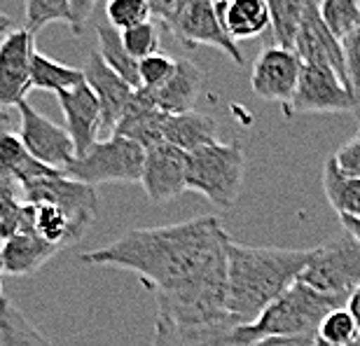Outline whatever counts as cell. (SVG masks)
Wrapping results in <instances>:
<instances>
[{
  "label": "cell",
  "mask_w": 360,
  "mask_h": 346,
  "mask_svg": "<svg viewBox=\"0 0 360 346\" xmlns=\"http://www.w3.org/2000/svg\"><path fill=\"white\" fill-rule=\"evenodd\" d=\"M227 241L218 215H204L131 229L80 260L134 271L155 295L157 319L187 328L218 326L234 323L227 314Z\"/></svg>",
  "instance_id": "6da1fadb"
},
{
  "label": "cell",
  "mask_w": 360,
  "mask_h": 346,
  "mask_svg": "<svg viewBox=\"0 0 360 346\" xmlns=\"http://www.w3.org/2000/svg\"><path fill=\"white\" fill-rule=\"evenodd\" d=\"M311 250L260 248L227 241V314L248 326L300 278Z\"/></svg>",
  "instance_id": "7a4b0ae2"
},
{
  "label": "cell",
  "mask_w": 360,
  "mask_h": 346,
  "mask_svg": "<svg viewBox=\"0 0 360 346\" xmlns=\"http://www.w3.org/2000/svg\"><path fill=\"white\" fill-rule=\"evenodd\" d=\"M344 305V300L330 297L295 281L253 323L236 326V337L246 344L267 337H316L321 321Z\"/></svg>",
  "instance_id": "3957f363"
},
{
  "label": "cell",
  "mask_w": 360,
  "mask_h": 346,
  "mask_svg": "<svg viewBox=\"0 0 360 346\" xmlns=\"http://www.w3.org/2000/svg\"><path fill=\"white\" fill-rule=\"evenodd\" d=\"M246 157L239 143H211L187 160V190L199 192L213 206L232 208L239 199Z\"/></svg>",
  "instance_id": "277c9868"
},
{
  "label": "cell",
  "mask_w": 360,
  "mask_h": 346,
  "mask_svg": "<svg viewBox=\"0 0 360 346\" xmlns=\"http://www.w3.org/2000/svg\"><path fill=\"white\" fill-rule=\"evenodd\" d=\"M19 192L24 194L26 204H49L61 208L73 222L77 236L87 234L94 218L98 211V197L96 187H89L66 176V171H56L49 167H42L31 178L21 180Z\"/></svg>",
  "instance_id": "5b68a950"
},
{
  "label": "cell",
  "mask_w": 360,
  "mask_h": 346,
  "mask_svg": "<svg viewBox=\"0 0 360 346\" xmlns=\"http://www.w3.org/2000/svg\"><path fill=\"white\" fill-rule=\"evenodd\" d=\"M300 283L330 297L344 300L360 286V241L347 232L311 248Z\"/></svg>",
  "instance_id": "8992f818"
},
{
  "label": "cell",
  "mask_w": 360,
  "mask_h": 346,
  "mask_svg": "<svg viewBox=\"0 0 360 346\" xmlns=\"http://www.w3.org/2000/svg\"><path fill=\"white\" fill-rule=\"evenodd\" d=\"M146 148L124 139L108 136L96 141L84 155L68 164L66 176L96 187L103 183H141Z\"/></svg>",
  "instance_id": "52a82bcc"
},
{
  "label": "cell",
  "mask_w": 360,
  "mask_h": 346,
  "mask_svg": "<svg viewBox=\"0 0 360 346\" xmlns=\"http://www.w3.org/2000/svg\"><path fill=\"white\" fill-rule=\"evenodd\" d=\"M358 98L335 70L314 63H302L297 89L285 115H316V113H356Z\"/></svg>",
  "instance_id": "ba28073f"
},
{
  "label": "cell",
  "mask_w": 360,
  "mask_h": 346,
  "mask_svg": "<svg viewBox=\"0 0 360 346\" xmlns=\"http://www.w3.org/2000/svg\"><path fill=\"white\" fill-rule=\"evenodd\" d=\"M19 110V139L24 143L26 153L35 162L45 164L49 169L66 171L68 164L75 160V146L68 132L45 115H40L28 101H21Z\"/></svg>",
  "instance_id": "9c48e42d"
},
{
  "label": "cell",
  "mask_w": 360,
  "mask_h": 346,
  "mask_svg": "<svg viewBox=\"0 0 360 346\" xmlns=\"http://www.w3.org/2000/svg\"><path fill=\"white\" fill-rule=\"evenodd\" d=\"M167 28L176 35V40L187 47H218L236 66L243 63L239 45L225 33L218 14H215V0H185L176 12V17L167 24Z\"/></svg>",
  "instance_id": "30bf717a"
},
{
  "label": "cell",
  "mask_w": 360,
  "mask_h": 346,
  "mask_svg": "<svg viewBox=\"0 0 360 346\" xmlns=\"http://www.w3.org/2000/svg\"><path fill=\"white\" fill-rule=\"evenodd\" d=\"M314 340L316 337H267L246 344L236 337L234 323L187 328L157 319L153 346H314Z\"/></svg>",
  "instance_id": "8fae6325"
},
{
  "label": "cell",
  "mask_w": 360,
  "mask_h": 346,
  "mask_svg": "<svg viewBox=\"0 0 360 346\" xmlns=\"http://www.w3.org/2000/svg\"><path fill=\"white\" fill-rule=\"evenodd\" d=\"M35 35L12 28L0 38V108H17L31 91V61Z\"/></svg>",
  "instance_id": "7c38bea8"
},
{
  "label": "cell",
  "mask_w": 360,
  "mask_h": 346,
  "mask_svg": "<svg viewBox=\"0 0 360 346\" xmlns=\"http://www.w3.org/2000/svg\"><path fill=\"white\" fill-rule=\"evenodd\" d=\"M302 73V61L295 54V49L269 45L264 47L255 59L253 73H250V86L260 98L274 101V103L288 105L297 89Z\"/></svg>",
  "instance_id": "4fadbf2b"
},
{
  "label": "cell",
  "mask_w": 360,
  "mask_h": 346,
  "mask_svg": "<svg viewBox=\"0 0 360 346\" xmlns=\"http://www.w3.org/2000/svg\"><path fill=\"white\" fill-rule=\"evenodd\" d=\"M187 160L190 155L164 141L146 148L141 185L150 201L164 204L187 190Z\"/></svg>",
  "instance_id": "5bb4252c"
},
{
  "label": "cell",
  "mask_w": 360,
  "mask_h": 346,
  "mask_svg": "<svg viewBox=\"0 0 360 346\" xmlns=\"http://www.w3.org/2000/svg\"><path fill=\"white\" fill-rule=\"evenodd\" d=\"M295 54L300 56L302 63H314V66H326L340 75V80L347 84V70H344V54H342V40H337L333 31L326 26L319 3L309 0L302 24L295 35ZM349 86V84H347Z\"/></svg>",
  "instance_id": "9a60e30c"
},
{
  "label": "cell",
  "mask_w": 360,
  "mask_h": 346,
  "mask_svg": "<svg viewBox=\"0 0 360 346\" xmlns=\"http://www.w3.org/2000/svg\"><path fill=\"white\" fill-rule=\"evenodd\" d=\"M82 73H84V82L89 84L94 96L98 98L101 134H105L108 139V136L115 134V127L120 124V120L124 117L129 103L134 101L136 89L129 82L122 80L115 70L108 68L98 52L87 54V63H84Z\"/></svg>",
  "instance_id": "2e32d148"
},
{
  "label": "cell",
  "mask_w": 360,
  "mask_h": 346,
  "mask_svg": "<svg viewBox=\"0 0 360 346\" xmlns=\"http://www.w3.org/2000/svg\"><path fill=\"white\" fill-rule=\"evenodd\" d=\"M59 105L66 117V132L73 139L75 155L80 157L101 141V105L98 98L94 96L87 82L77 84L75 89L56 94Z\"/></svg>",
  "instance_id": "e0dca14e"
},
{
  "label": "cell",
  "mask_w": 360,
  "mask_h": 346,
  "mask_svg": "<svg viewBox=\"0 0 360 346\" xmlns=\"http://www.w3.org/2000/svg\"><path fill=\"white\" fill-rule=\"evenodd\" d=\"M201 86H204V73L190 59H176V70L167 82L157 89H146L150 101L167 115L190 113L194 110Z\"/></svg>",
  "instance_id": "ac0fdd59"
},
{
  "label": "cell",
  "mask_w": 360,
  "mask_h": 346,
  "mask_svg": "<svg viewBox=\"0 0 360 346\" xmlns=\"http://www.w3.org/2000/svg\"><path fill=\"white\" fill-rule=\"evenodd\" d=\"M215 14L234 42L257 38L271 28L267 0H215Z\"/></svg>",
  "instance_id": "d6986e66"
},
{
  "label": "cell",
  "mask_w": 360,
  "mask_h": 346,
  "mask_svg": "<svg viewBox=\"0 0 360 346\" xmlns=\"http://www.w3.org/2000/svg\"><path fill=\"white\" fill-rule=\"evenodd\" d=\"M167 117L169 115L162 113L160 108L150 101L146 89H136L134 101L129 103L124 117L120 120V124L115 127L112 136H124V139L139 143L143 148L157 146V143H162V129Z\"/></svg>",
  "instance_id": "ffe728a7"
},
{
  "label": "cell",
  "mask_w": 360,
  "mask_h": 346,
  "mask_svg": "<svg viewBox=\"0 0 360 346\" xmlns=\"http://www.w3.org/2000/svg\"><path fill=\"white\" fill-rule=\"evenodd\" d=\"M162 141L192 155L199 148L218 143V122L211 115L197 110L169 115L162 129Z\"/></svg>",
  "instance_id": "44dd1931"
},
{
  "label": "cell",
  "mask_w": 360,
  "mask_h": 346,
  "mask_svg": "<svg viewBox=\"0 0 360 346\" xmlns=\"http://www.w3.org/2000/svg\"><path fill=\"white\" fill-rule=\"evenodd\" d=\"M0 250H3L5 274H10V276H31V274H35L42 264L49 262L59 253V248L47 243L33 229L5 239Z\"/></svg>",
  "instance_id": "7402d4cb"
},
{
  "label": "cell",
  "mask_w": 360,
  "mask_h": 346,
  "mask_svg": "<svg viewBox=\"0 0 360 346\" xmlns=\"http://www.w3.org/2000/svg\"><path fill=\"white\" fill-rule=\"evenodd\" d=\"M45 164L35 162L26 153L24 143L19 139V132H14L10 124V113H0V180H10V183H21V180L31 178L38 173Z\"/></svg>",
  "instance_id": "603a6c76"
},
{
  "label": "cell",
  "mask_w": 360,
  "mask_h": 346,
  "mask_svg": "<svg viewBox=\"0 0 360 346\" xmlns=\"http://www.w3.org/2000/svg\"><path fill=\"white\" fill-rule=\"evenodd\" d=\"M323 187L330 206L340 218H358L360 215V178H349L337 169L333 157H328L323 169Z\"/></svg>",
  "instance_id": "cb8c5ba5"
},
{
  "label": "cell",
  "mask_w": 360,
  "mask_h": 346,
  "mask_svg": "<svg viewBox=\"0 0 360 346\" xmlns=\"http://www.w3.org/2000/svg\"><path fill=\"white\" fill-rule=\"evenodd\" d=\"M96 40H98V54L105 61V66L115 70L134 89H141L139 61L124 49V42H122L117 28H112L110 24H96Z\"/></svg>",
  "instance_id": "d4e9b609"
},
{
  "label": "cell",
  "mask_w": 360,
  "mask_h": 346,
  "mask_svg": "<svg viewBox=\"0 0 360 346\" xmlns=\"http://www.w3.org/2000/svg\"><path fill=\"white\" fill-rule=\"evenodd\" d=\"M0 346H52L10 297H0Z\"/></svg>",
  "instance_id": "484cf974"
},
{
  "label": "cell",
  "mask_w": 360,
  "mask_h": 346,
  "mask_svg": "<svg viewBox=\"0 0 360 346\" xmlns=\"http://www.w3.org/2000/svg\"><path fill=\"white\" fill-rule=\"evenodd\" d=\"M82 82H84L82 68H73V66H66V63H59L35 49L33 61H31V89L59 94V91L75 89V86Z\"/></svg>",
  "instance_id": "4316f807"
},
{
  "label": "cell",
  "mask_w": 360,
  "mask_h": 346,
  "mask_svg": "<svg viewBox=\"0 0 360 346\" xmlns=\"http://www.w3.org/2000/svg\"><path fill=\"white\" fill-rule=\"evenodd\" d=\"M33 206V232L40 234L47 243H52L56 248H66L80 241L73 222L68 220V215L56 206L49 204H31Z\"/></svg>",
  "instance_id": "83f0119b"
},
{
  "label": "cell",
  "mask_w": 360,
  "mask_h": 346,
  "mask_svg": "<svg viewBox=\"0 0 360 346\" xmlns=\"http://www.w3.org/2000/svg\"><path fill=\"white\" fill-rule=\"evenodd\" d=\"M307 3L309 0H267L271 14V33L276 45L292 49Z\"/></svg>",
  "instance_id": "f1b7e54d"
},
{
  "label": "cell",
  "mask_w": 360,
  "mask_h": 346,
  "mask_svg": "<svg viewBox=\"0 0 360 346\" xmlns=\"http://www.w3.org/2000/svg\"><path fill=\"white\" fill-rule=\"evenodd\" d=\"M319 12L337 40H344L360 24V0H319Z\"/></svg>",
  "instance_id": "f546056e"
},
{
  "label": "cell",
  "mask_w": 360,
  "mask_h": 346,
  "mask_svg": "<svg viewBox=\"0 0 360 346\" xmlns=\"http://www.w3.org/2000/svg\"><path fill=\"white\" fill-rule=\"evenodd\" d=\"M63 21L73 28V14H70L68 0H26V24L28 33H38L40 28Z\"/></svg>",
  "instance_id": "4dcf8cb0"
},
{
  "label": "cell",
  "mask_w": 360,
  "mask_h": 346,
  "mask_svg": "<svg viewBox=\"0 0 360 346\" xmlns=\"http://www.w3.org/2000/svg\"><path fill=\"white\" fill-rule=\"evenodd\" d=\"M358 326L351 319V314L344 307L330 312L326 319L321 321L319 330H316V340L333 344V346H351L358 337Z\"/></svg>",
  "instance_id": "1f68e13d"
},
{
  "label": "cell",
  "mask_w": 360,
  "mask_h": 346,
  "mask_svg": "<svg viewBox=\"0 0 360 346\" xmlns=\"http://www.w3.org/2000/svg\"><path fill=\"white\" fill-rule=\"evenodd\" d=\"M120 35L122 42H124V49L136 61H143L160 52V28H157L153 19L127 28V31H120Z\"/></svg>",
  "instance_id": "d6a6232c"
},
{
  "label": "cell",
  "mask_w": 360,
  "mask_h": 346,
  "mask_svg": "<svg viewBox=\"0 0 360 346\" xmlns=\"http://www.w3.org/2000/svg\"><path fill=\"white\" fill-rule=\"evenodd\" d=\"M108 24L117 31H127L131 26H139L143 21L153 19L148 0H108L105 5Z\"/></svg>",
  "instance_id": "836d02e7"
},
{
  "label": "cell",
  "mask_w": 360,
  "mask_h": 346,
  "mask_svg": "<svg viewBox=\"0 0 360 346\" xmlns=\"http://www.w3.org/2000/svg\"><path fill=\"white\" fill-rule=\"evenodd\" d=\"M176 59L164 52H157L148 59L139 61V77H141V89H157L174 75Z\"/></svg>",
  "instance_id": "e575fe53"
},
{
  "label": "cell",
  "mask_w": 360,
  "mask_h": 346,
  "mask_svg": "<svg viewBox=\"0 0 360 346\" xmlns=\"http://www.w3.org/2000/svg\"><path fill=\"white\" fill-rule=\"evenodd\" d=\"M344 70H347V84L356 94L360 103V24L342 40Z\"/></svg>",
  "instance_id": "d590c367"
},
{
  "label": "cell",
  "mask_w": 360,
  "mask_h": 346,
  "mask_svg": "<svg viewBox=\"0 0 360 346\" xmlns=\"http://www.w3.org/2000/svg\"><path fill=\"white\" fill-rule=\"evenodd\" d=\"M333 160L344 176L360 178V132L349 143H344V146L337 150L333 155Z\"/></svg>",
  "instance_id": "8d00e7d4"
},
{
  "label": "cell",
  "mask_w": 360,
  "mask_h": 346,
  "mask_svg": "<svg viewBox=\"0 0 360 346\" xmlns=\"http://www.w3.org/2000/svg\"><path fill=\"white\" fill-rule=\"evenodd\" d=\"M98 5V0H68L70 14H73V33L80 35L82 26L87 24V19L91 17L94 7Z\"/></svg>",
  "instance_id": "74e56055"
},
{
  "label": "cell",
  "mask_w": 360,
  "mask_h": 346,
  "mask_svg": "<svg viewBox=\"0 0 360 346\" xmlns=\"http://www.w3.org/2000/svg\"><path fill=\"white\" fill-rule=\"evenodd\" d=\"M183 3H185V0H148L153 17L162 19L164 24H169V21L176 17V12L180 10V5H183Z\"/></svg>",
  "instance_id": "f35d334b"
},
{
  "label": "cell",
  "mask_w": 360,
  "mask_h": 346,
  "mask_svg": "<svg viewBox=\"0 0 360 346\" xmlns=\"http://www.w3.org/2000/svg\"><path fill=\"white\" fill-rule=\"evenodd\" d=\"M344 309H347V312L351 314V319L356 321V326L360 330V286L347 297V305H344Z\"/></svg>",
  "instance_id": "ab89813d"
},
{
  "label": "cell",
  "mask_w": 360,
  "mask_h": 346,
  "mask_svg": "<svg viewBox=\"0 0 360 346\" xmlns=\"http://www.w3.org/2000/svg\"><path fill=\"white\" fill-rule=\"evenodd\" d=\"M344 232H347L349 236H354L356 241H360V215L358 218H340Z\"/></svg>",
  "instance_id": "60d3db41"
},
{
  "label": "cell",
  "mask_w": 360,
  "mask_h": 346,
  "mask_svg": "<svg viewBox=\"0 0 360 346\" xmlns=\"http://www.w3.org/2000/svg\"><path fill=\"white\" fill-rule=\"evenodd\" d=\"M12 19L10 17H5V14H0V38H3L5 33H10L12 31Z\"/></svg>",
  "instance_id": "b9f144b4"
},
{
  "label": "cell",
  "mask_w": 360,
  "mask_h": 346,
  "mask_svg": "<svg viewBox=\"0 0 360 346\" xmlns=\"http://www.w3.org/2000/svg\"><path fill=\"white\" fill-rule=\"evenodd\" d=\"M0 274H5V264H3V250H0Z\"/></svg>",
  "instance_id": "7bdbcfd3"
},
{
  "label": "cell",
  "mask_w": 360,
  "mask_h": 346,
  "mask_svg": "<svg viewBox=\"0 0 360 346\" xmlns=\"http://www.w3.org/2000/svg\"><path fill=\"white\" fill-rule=\"evenodd\" d=\"M354 115H356V117H358V122H360V103H358V108H356V113H354Z\"/></svg>",
  "instance_id": "ee69618b"
},
{
  "label": "cell",
  "mask_w": 360,
  "mask_h": 346,
  "mask_svg": "<svg viewBox=\"0 0 360 346\" xmlns=\"http://www.w3.org/2000/svg\"><path fill=\"white\" fill-rule=\"evenodd\" d=\"M351 346H360V333H358V337H356V342L351 344Z\"/></svg>",
  "instance_id": "f6af8a7d"
},
{
  "label": "cell",
  "mask_w": 360,
  "mask_h": 346,
  "mask_svg": "<svg viewBox=\"0 0 360 346\" xmlns=\"http://www.w3.org/2000/svg\"><path fill=\"white\" fill-rule=\"evenodd\" d=\"M0 110H5V108H0Z\"/></svg>",
  "instance_id": "bcb514c9"
},
{
  "label": "cell",
  "mask_w": 360,
  "mask_h": 346,
  "mask_svg": "<svg viewBox=\"0 0 360 346\" xmlns=\"http://www.w3.org/2000/svg\"><path fill=\"white\" fill-rule=\"evenodd\" d=\"M316 3H319V0H316Z\"/></svg>",
  "instance_id": "7dc6e473"
},
{
  "label": "cell",
  "mask_w": 360,
  "mask_h": 346,
  "mask_svg": "<svg viewBox=\"0 0 360 346\" xmlns=\"http://www.w3.org/2000/svg\"><path fill=\"white\" fill-rule=\"evenodd\" d=\"M0 14H3V12H0Z\"/></svg>",
  "instance_id": "c3c4849f"
}]
</instances>
